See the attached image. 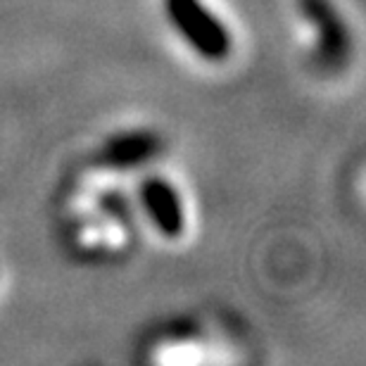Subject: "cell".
<instances>
[{
	"mask_svg": "<svg viewBox=\"0 0 366 366\" xmlns=\"http://www.w3.org/2000/svg\"><path fill=\"white\" fill-rule=\"evenodd\" d=\"M172 24L204 60L219 62L231 53V39L202 0H164Z\"/></svg>",
	"mask_w": 366,
	"mask_h": 366,
	"instance_id": "cell-1",
	"label": "cell"
},
{
	"mask_svg": "<svg viewBox=\"0 0 366 366\" xmlns=\"http://www.w3.org/2000/svg\"><path fill=\"white\" fill-rule=\"evenodd\" d=\"M305 17L317 26L319 55L326 64H340L347 53L345 26L328 0H300Z\"/></svg>",
	"mask_w": 366,
	"mask_h": 366,
	"instance_id": "cell-2",
	"label": "cell"
},
{
	"mask_svg": "<svg viewBox=\"0 0 366 366\" xmlns=\"http://www.w3.org/2000/svg\"><path fill=\"white\" fill-rule=\"evenodd\" d=\"M143 202L145 209L167 238H179L183 233V209L179 195L169 183L162 179H150L143 183Z\"/></svg>",
	"mask_w": 366,
	"mask_h": 366,
	"instance_id": "cell-3",
	"label": "cell"
},
{
	"mask_svg": "<svg viewBox=\"0 0 366 366\" xmlns=\"http://www.w3.org/2000/svg\"><path fill=\"white\" fill-rule=\"evenodd\" d=\"M157 150V138L152 134H124L112 138L102 150V162L114 167H131L148 159Z\"/></svg>",
	"mask_w": 366,
	"mask_h": 366,
	"instance_id": "cell-4",
	"label": "cell"
}]
</instances>
